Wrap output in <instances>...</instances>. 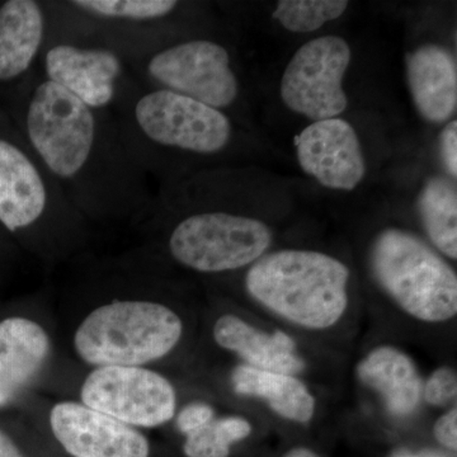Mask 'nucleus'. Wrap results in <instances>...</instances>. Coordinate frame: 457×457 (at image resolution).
Returning <instances> with one entry per match:
<instances>
[{
    "mask_svg": "<svg viewBox=\"0 0 457 457\" xmlns=\"http://www.w3.org/2000/svg\"><path fill=\"white\" fill-rule=\"evenodd\" d=\"M50 353L49 333L35 319L0 320V409L22 395L41 374Z\"/></svg>",
    "mask_w": 457,
    "mask_h": 457,
    "instance_id": "obj_14",
    "label": "nucleus"
},
{
    "mask_svg": "<svg viewBox=\"0 0 457 457\" xmlns=\"http://www.w3.org/2000/svg\"><path fill=\"white\" fill-rule=\"evenodd\" d=\"M80 403L137 429L167 425L177 394L165 376L147 366L96 368L80 386Z\"/></svg>",
    "mask_w": 457,
    "mask_h": 457,
    "instance_id": "obj_8",
    "label": "nucleus"
},
{
    "mask_svg": "<svg viewBox=\"0 0 457 457\" xmlns=\"http://www.w3.org/2000/svg\"><path fill=\"white\" fill-rule=\"evenodd\" d=\"M441 155L451 177H457V121H450L441 134Z\"/></svg>",
    "mask_w": 457,
    "mask_h": 457,
    "instance_id": "obj_26",
    "label": "nucleus"
},
{
    "mask_svg": "<svg viewBox=\"0 0 457 457\" xmlns=\"http://www.w3.org/2000/svg\"><path fill=\"white\" fill-rule=\"evenodd\" d=\"M213 338L224 350L242 357L251 368L291 376L305 369V362L295 352L293 338L279 330L267 335L236 315H222L216 320Z\"/></svg>",
    "mask_w": 457,
    "mask_h": 457,
    "instance_id": "obj_16",
    "label": "nucleus"
},
{
    "mask_svg": "<svg viewBox=\"0 0 457 457\" xmlns=\"http://www.w3.org/2000/svg\"><path fill=\"white\" fill-rule=\"evenodd\" d=\"M285 457H318L312 451L305 449H296L288 453Z\"/></svg>",
    "mask_w": 457,
    "mask_h": 457,
    "instance_id": "obj_29",
    "label": "nucleus"
},
{
    "mask_svg": "<svg viewBox=\"0 0 457 457\" xmlns=\"http://www.w3.org/2000/svg\"><path fill=\"white\" fill-rule=\"evenodd\" d=\"M71 207L36 155L0 137V222L12 233L45 224Z\"/></svg>",
    "mask_w": 457,
    "mask_h": 457,
    "instance_id": "obj_10",
    "label": "nucleus"
},
{
    "mask_svg": "<svg viewBox=\"0 0 457 457\" xmlns=\"http://www.w3.org/2000/svg\"><path fill=\"white\" fill-rule=\"evenodd\" d=\"M376 279L408 314L445 321L457 312V278L426 243L400 228H386L371 249Z\"/></svg>",
    "mask_w": 457,
    "mask_h": 457,
    "instance_id": "obj_5",
    "label": "nucleus"
},
{
    "mask_svg": "<svg viewBox=\"0 0 457 457\" xmlns=\"http://www.w3.org/2000/svg\"><path fill=\"white\" fill-rule=\"evenodd\" d=\"M215 420V411L206 403L195 402L182 409L177 416V428L185 436L200 431Z\"/></svg>",
    "mask_w": 457,
    "mask_h": 457,
    "instance_id": "obj_25",
    "label": "nucleus"
},
{
    "mask_svg": "<svg viewBox=\"0 0 457 457\" xmlns=\"http://www.w3.org/2000/svg\"><path fill=\"white\" fill-rule=\"evenodd\" d=\"M45 78L97 111L119 98L125 75L123 57L113 47L59 42L44 55Z\"/></svg>",
    "mask_w": 457,
    "mask_h": 457,
    "instance_id": "obj_11",
    "label": "nucleus"
},
{
    "mask_svg": "<svg viewBox=\"0 0 457 457\" xmlns=\"http://www.w3.org/2000/svg\"><path fill=\"white\" fill-rule=\"evenodd\" d=\"M272 243L264 222L225 212L192 213L170 231L168 251L183 267L201 273L243 269L260 260Z\"/></svg>",
    "mask_w": 457,
    "mask_h": 457,
    "instance_id": "obj_6",
    "label": "nucleus"
},
{
    "mask_svg": "<svg viewBox=\"0 0 457 457\" xmlns=\"http://www.w3.org/2000/svg\"><path fill=\"white\" fill-rule=\"evenodd\" d=\"M394 457H432V456H426V455L414 456V455H408V453H396V455Z\"/></svg>",
    "mask_w": 457,
    "mask_h": 457,
    "instance_id": "obj_30",
    "label": "nucleus"
},
{
    "mask_svg": "<svg viewBox=\"0 0 457 457\" xmlns=\"http://www.w3.org/2000/svg\"><path fill=\"white\" fill-rule=\"evenodd\" d=\"M457 394L456 372L449 368H442L433 372L425 387V399L429 404L441 407L451 400H455Z\"/></svg>",
    "mask_w": 457,
    "mask_h": 457,
    "instance_id": "obj_24",
    "label": "nucleus"
},
{
    "mask_svg": "<svg viewBox=\"0 0 457 457\" xmlns=\"http://www.w3.org/2000/svg\"><path fill=\"white\" fill-rule=\"evenodd\" d=\"M418 207L429 239L447 255L457 258V191L444 177H432L418 197Z\"/></svg>",
    "mask_w": 457,
    "mask_h": 457,
    "instance_id": "obj_20",
    "label": "nucleus"
},
{
    "mask_svg": "<svg viewBox=\"0 0 457 457\" xmlns=\"http://www.w3.org/2000/svg\"><path fill=\"white\" fill-rule=\"evenodd\" d=\"M345 0H281L272 17L294 33H311L337 20L347 11Z\"/></svg>",
    "mask_w": 457,
    "mask_h": 457,
    "instance_id": "obj_22",
    "label": "nucleus"
},
{
    "mask_svg": "<svg viewBox=\"0 0 457 457\" xmlns=\"http://www.w3.org/2000/svg\"><path fill=\"white\" fill-rule=\"evenodd\" d=\"M29 147L71 206L128 212L147 200L146 171L129 152L119 123L44 77L25 113Z\"/></svg>",
    "mask_w": 457,
    "mask_h": 457,
    "instance_id": "obj_1",
    "label": "nucleus"
},
{
    "mask_svg": "<svg viewBox=\"0 0 457 457\" xmlns=\"http://www.w3.org/2000/svg\"><path fill=\"white\" fill-rule=\"evenodd\" d=\"M182 335V319L165 303L112 300L83 318L73 345L77 356L93 369L147 366L168 356Z\"/></svg>",
    "mask_w": 457,
    "mask_h": 457,
    "instance_id": "obj_4",
    "label": "nucleus"
},
{
    "mask_svg": "<svg viewBox=\"0 0 457 457\" xmlns=\"http://www.w3.org/2000/svg\"><path fill=\"white\" fill-rule=\"evenodd\" d=\"M350 45L339 36L306 42L286 66L281 98L288 110L314 121L335 119L348 107L343 79L350 68Z\"/></svg>",
    "mask_w": 457,
    "mask_h": 457,
    "instance_id": "obj_9",
    "label": "nucleus"
},
{
    "mask_svg": "<svg viewBox=\"0 0 457 457\" xmlns=\"http://www.w3.org/2000/svg\"><path fill=\"white\" fill-rule=\"evenodd\" d=\"M117 101L122 106L117 123L137 163L155 149L219 154L233 137V126L222 111L170 90H135L126 79Z\"/></svg>",
    "mask_w": 457,
    "mask_h": 457,
    "instance_id": "obj_3",
    "label": "nucleus"
},
{
    "mask_svg": "<svg viewBox=\"0 0 457 457\" xmlns=\"http://www.w3.org/2000/svg\"><path fill=\"white\" fill-rule=\"evenodd\" d=\"M65 5L101 25L131 26L129 32L137 27L141 32L144 26L170 17L179 3L176 0H75Z\"/></svg>",
    "mask_w": 457,
    "mask_h": 457,
    "instance_id": "obj_21",
    "label": "nucleus"
},
{
    "mask_svg": "<svg viewBox=\"0 0 457 457\" xmlns=\"http://www.w3.org/2000/svg\"><path fill=\"white\" fill-rule=\"evenodd\" d=\"M54 437L71 457H149L150 445L139 429L80 402L56 403L50 409Z\"/></svg>",
    "mask_w": 457,
    "mask_h": 457,
    "instance_id": "obj_12",
    "label": "nucleus"
},
{
    "mask_svg": "<svg viewBox=\"0 0 457 457\" xmlns=\"http://www.w3.org/2000/svg\"><path fill=\"white\" fill-rule=\"evenodd\" d=\"M350 270L314 251L286 249L254 262L245 287L279 317L312 329L335 326L348 305Z\"/></svg>",
    "mask_w": 457,
    "mask_h": 457,
    "instance_id": "obj_2",
    "label": "nucleus"
},
{
    "mask_svg": "<svg viewBox=\"0 0 457 457\" xmlns=\"http://www.w3.org/2000/svg\"><path fill=\"white\" fill-rule=\"evenodd\" d=\"M435 436L438 441L450 449L457 447V411L453 409L442 416L435 426Z\"/></svg>",
    "mask_w": 457,
    "mask_h": 457,
    "instance_id": "obj_27",
    "label": "nucleus"
},
{
    "mask_svg": "<svg viewBox=\"0 0 457 457\" xmlns=\"http://www.w3.org/2000/svg\"><path fill=\"white\" fill-rule=\"evenodd\" d=\"M248 420L240 417L213 420L200 431L186 436L185 450L187 457H228L230 446L251 435Z\"/></svg>",
    "mask_w": 457,
    "mask_h": 457,
    "instance_id": "obj_23",
    "label": "nucleus"
},
{
    "mask_svg": "<svg viewBox=\"0 0 457 457\" xmlns=\"http://www.w3.org/2000/svg\"><path fill=\"white\" fill-rule=\"evenodd\" d=\"M296 153L302 170L324 187L352 191L365 177L359 135L350 122L339 117L314 121L303 129Z\"/></svg>",
    "mask_w": 457,
    "mask_h": 457,
    "instance_id": "obj_13",
    "label": "nucleus"
},
{
    "mask_svg": "<svg viewBox=\"0 0 457 457\" xmlns=\"http://www.w3.org/2000/svg\"><path fill=\"white\" fill-rule=\"evenodd\" d=\"M359 376L383 395L393 416H411L420 404L422 381L413 361L396 348H376L361 361Z\"/></svg>",
    "mask_w": 457,
    "mask_h": 457,
    "instance_id": "obj_18",
    "label": "nucleus"
},
{
    "mask_svg": "<svg viewBox=\"0 0 457 457\" xmlns=\"http://www.w3.org/2000/svg\"><path fill=\"white\" fill-rule=\"evenodd\" d=\"M47 16L35 0H8L0 7V82L31 68L46 38Z\"/></svg>",
    "mask_w": 457,
    "mask_h": 457,
    "instance_id": "obj_17",
    "label": "nucleus"
},
{
    "mask_svg": "<svg viewBox=\"0 0 457 457\" xmlns=\"http://www.w3.org/2000/svg\"><path fill=\"white\" fill-rule=\"evenodd\" d=\"M407 78L420 116L432 123L449 121L457 107L455 57L438 45H423L407 55Z\"/></svg>",
    "mask_w": 457,
    "mask_h": 457,
    "instance_id": "obj_15",
    "label": "nucleus"
},
{
    "mask_svg": "<svg viewBox=\"0 0 457 457\" xmlns=\"http://www.w3.org/2000/svg\"><path fill=\"white\" fill-rule=\"evenodd\" d=\"M231 383L237 394L267 400L270 407L286 420L305 423L314 416V398L294 376L239 365L231 374Z\"/></svg>",
    "mask_w": 457,
    "mask_h": 457,
    "instance_id": "obj_19",
    "label": "nucleus"
},
{
    "mask_svg": "<svg viewBox=\"0 0 457 457\" xmlns=\"http://www.w3.org/2000/svg\"><path fill=\"white\" fill-rule=\"evenodd\" d=\"M0 457H25L14 441L0 429Z\"/></svg>",
    "mask_w": 457,
    "mask_h": 457,
    "instance_id": "obj_28",
    "label": "nucleus"
},
{
    "mask_svg": "<svg viewBox=\"0 0 457 457\" xmlns=\"http://www.w3.org/2000/svg\"><path fill=\"white\" fill-rule=\"evenodd\" d=\"M141 71L153 88L170 90L225 110L237 101L239 82L230 55L212 40H188L141 56Z\"/></svg>",
    "mask_w": 457,
    "mask_h": 457,
    "instance_id": "obj_7",
    "label": "nucleus"
}]
</instances>
